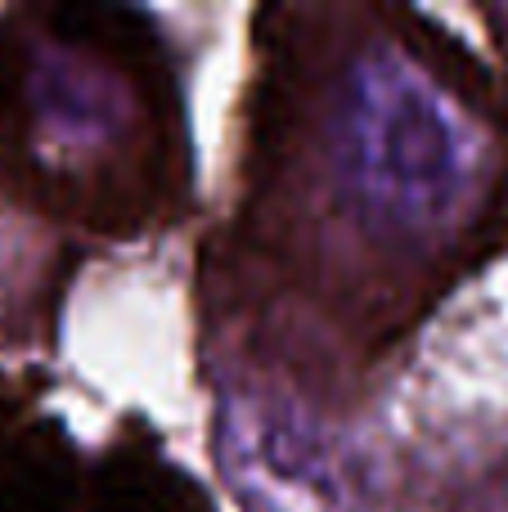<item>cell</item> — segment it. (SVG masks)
<instances>
[{
	"mask_svg": "<svg viewBox=\"0 0 508 512\" xmlns=\"http://www.w3.org/2000/svg\"><path fill=\"white\" fill-rule=\"evenodd\" d=\"M0 189L104 239L185 212L180 86L149 18L99 5L0 14Z\"/></svg>",
	"mask_w": 508,
	"mask_h": 512,
	"instance_id": "1",
	"label": "cell"
},
{
	"mask_svg": "<svg viewBox=\"0 0 508 512\" xmlns=\"http://www.w3.org/2000/svg\"><path fill=\"white\" fill-rule=\"evenodd\" d=\"M0 512H212V499L144 427L86 454L32 378L0 369Z\"/></svg>",
	"mask_w": 508,
	"mask_h": 512,
	"instance_id": "2",
	"label": "cell"
}]
</instances>
